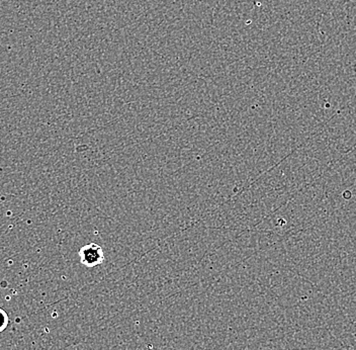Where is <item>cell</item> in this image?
<instances>
[{"label":"cell","instance_id":"obj_1","mask_svg":"<svg viewBox=\"0 0 356 350\" xmlns=\"http://www.w3.org/2000/svg\"><path fill=\"white\" fill-rule=\"evenodd\" d=\"M78 255H79L81 264L88 269H92V267L102 264L106 260L104 249L100 245L95 244V243H89V244L82 246L78 252Z\"/></svg>","mask_w":356,"mask_h":350},{"label":"cell","instance_id":"obj_2","mask_svg":"<svg viewBox=\"0 0 356 350\" xmlns=\"http://www.w3.org/2000/svg\"><path fill=\"white\" fill-rule=\"evenodd\" d=\"M8 324H10V317L8 313L0 308V333L8 328Z\"/></svg>","mask_w":356,"mask_h":350}]
</instances>
